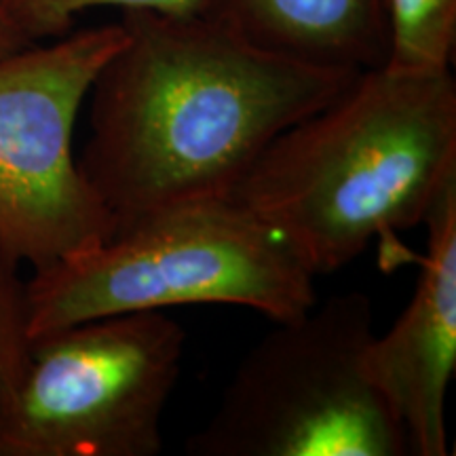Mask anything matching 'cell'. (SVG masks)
<instances>
[{"label":"cell","mask_w":456,"mask_h":456,"mask_svg":"<svg viewBox=\"0 0 456 456\" xmlns=\"http://www.w3.org/2000/svg\"><path fill=\"white\" fill-rule=\"evenodd\" d=\"M125 41L91 85L83 178L121 228L231 199L266 146L359 72L273 53L212 13L121 11Z\"/></svg>","instance_id":"obj_1"},{"label":"cell","mask_w":456,"mask_h":456,"mask_svg":"<svg viewBox=\"0 0 456 456\" xmlns=\"http://www.w3.org/2000/svg\"><path fill=\"white\" fill-rule=\"evenodd\" d=\"M209 0H3L11 24L30 45L53 41L70 32L78 15L89 9H144L157 13H203Z\"/></svg>","instance_id":"obj_10"},{"label":"cell","mask_w":456,"mask_h":456,"mask_svg":"<svg viewBox=\"0 0 456 456\" xmlns=\"http://www.w3.org/2000/svg\"><path fill=\"white\" fill-rule=\"evenodd\" d=\"M427 252L408 306L374 334L368 372L402 423L410 454L448 456L446 397L456 368V182L431 205Z\"/></svg>","instance_id":"obj_7"},{"label":"cell","mask_w":456,"mask_h":456,"mask_svg":"<svg viewBox=\"0 0 456 456\" xmlns=\"http://www.w3.org/2000/svg\"><path fill=\"white\" fill-rule=\"evenodd\" d=\"M15 269V262L0 248V433L13 408L30 351L26 283L17 279Z\"/></svg>","instance_id":"obj_11"},{"label":"cell","mask_w":456,"mask_h":456,"mask_svg":"<svg viewBox=\"0 0 456 456\" xmlns=\"http://www.w3.org/2000/svg\"><path fill=\"white\" fill-rule=\"evenodd\" d=\"M372 300L345 292L277 322L186 440L191 456H406L408 436L368 372Z\"/></svg>","instance_id":"obj_4"},{"label":"cell","mask_w":456,"mask_h":456,"mask_svg":"<svg viewBox=\"0 0 456 456\" xmlns=\"http://www.w3.org/2000/svg\"><path fill=\"white\" fill-rule=\"evenodd\" d=\"M186 332L165 311L32 336L0 456H157Z\"/></svg>","instance_id":"obj_5"},{"label":"cell","mask_w":456,"mask_h":456,"mask_svg":"<svg viewBox=\"0 0 456 456\" xmlns=\"http://www.w3.org/2000/svg\"><path fill=\"white\" fill-rule=\"evenodd\" d=\"M123 41L117 21L0 57V248L15 265L43 271L117 231L72 138L91 85Z\"/></svg>","instance_id":"obj_6"},{"label":"cell","mask_w":456,"mask_h":456,"mask_svg":"<svg viewBox=\"0 0 456 456\" xmlns=\"http://www.w3.org/2000/svg\"><path fill=\"white\" fill-rule=\"evenodd\" d=\"M389 51L385 66L408 72L450 70L456 47V0H385Z\"/></svg>","instance_id":"obj_9"},{"label":"cell","mask_w":456,"mask_h":456,"mask_svg":"<svg viewBox=\"0 0 456 456\" xmlns=\"http://www.w3.org/2000/svg\"><path fill=\"white\" fill-rule=\"evenodd\" d=\"M245 38L306 64L362 72L387 61L385 0H209Z\"/></svg>","instance_id":"obj_8"},{"label":"cell","mask_w":456,"mask_h":456,"mask_svg":"<svg viewBox=\"0 0 456 456\" xmlns=\"http://www.w3.org/2000/svg\"><path fill=\"white\" fill-rule=\"evenodd\" d=\"M456 182L452 70H362L334 102L266 146L232 201L277 232L313 275L374 239L420 226Z\"/></svg>","instance_id":"obj_2"},{"label":"cell","mask_w":456,"mask_h":456,"mask_svg":"<svg viewBox=\"0 0 456 456\" xmlns=\"http://www.w3.org/2000/svg\"><path fill=\"white\" fill-rule=\"evenodd\" d=\"M30 47V43L15 30V26L11 24L7 11L3 7V0H0V57L15 53V51Z\"/></svg>","instance_id":"obj_12"},{"label":"cell","mask_w":456,"mask_h":456,"mask_svg":"<svg viewBox=\"0 0 456 456\" xmlns=\"http://www.w3.org/2000/svg\"><path fill=\"white\" fill-rule=\"evenodd\" d=\"M315 275L277 232L232 199L146 214L26 283L32 336L87 319L182 305H235L273 323L317 302Z\"/></svg>","instance_id":"obj_3"}]
</instances>
